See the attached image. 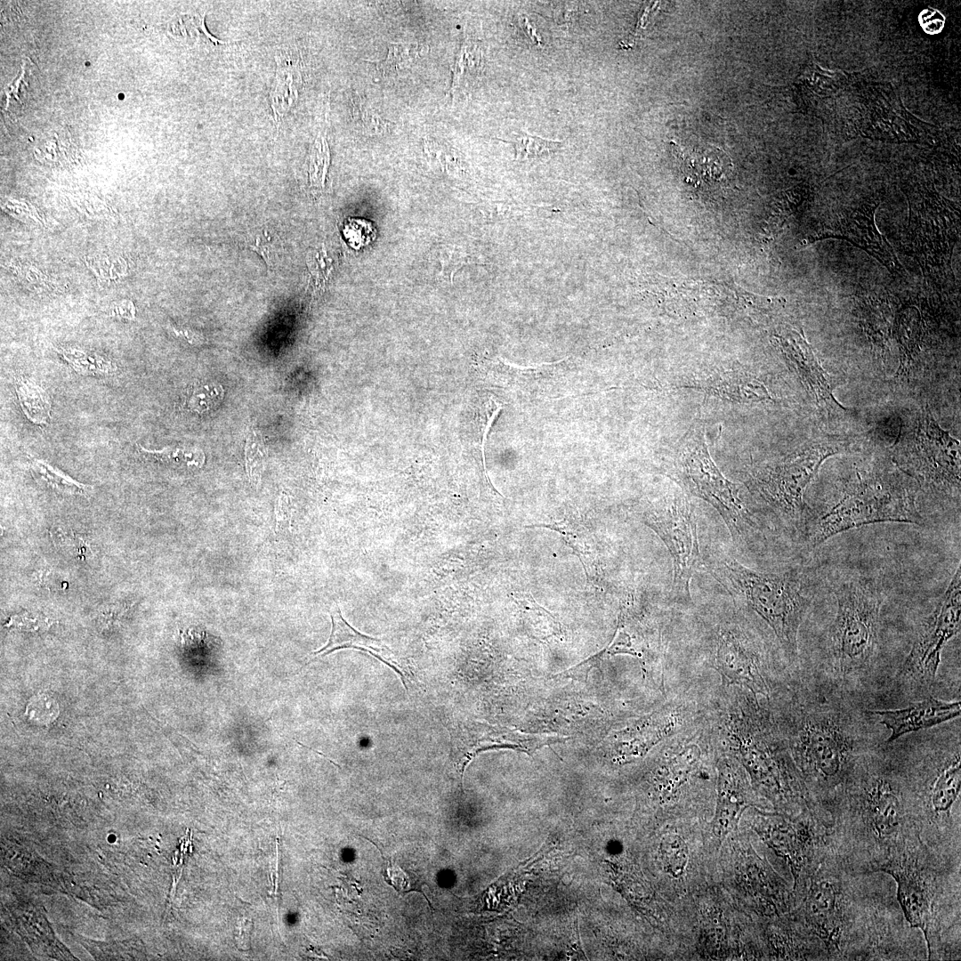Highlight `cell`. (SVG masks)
<instances>
[{
    "label": "cell",
    "mask_w": 961,
    "mask_h": 961,
    "mask_svg": "<svg viewBox=\"0 0 961 961\" xmlns=\"http://www.w3.org/2000/svg\"><path fill=\"white\" fill-rule=\"evenodd\" d=\"M52 537L53 543L57 547L61 548L69 553L75 554L77 558L82 559L91 553L88 544L74 533L58 529L54 531V533H52Z\"/></svg>",
    "instance_id": "obj_42"
},
{
    "label": "cell",
    "mask_w": 961,
    "mask_h": 961,
    "mask_svg": "<svg viewBox=\"0 0 961 961\" xmlns=\"http://www.w3.org/2000/svg\"><path fill=\"white\" fill-rule=\"evenodd\" d=\"M476 51L472 50V47L465 43L461 47L454 66V77L451 87L452 91H454L455 88L459 86L465 76L464 74L471 71H476V67L478 66L479 60L478 54H473Z\"/></svg>",
    "instance_id": "obj_43"
},
{
    "label": "cell",
    "mask_w": 961,
    "mask_h": 961,
    "mask_svg": "<svg viewBox=\"0 0 961 961\" xmlns=\"http://www.w3.org/2000/svg\"><path fill=\"white\" fill-rule=\"evenodd\" d=\"M707 702L681 694L650 714L617 731L610 739V753L618 762L642 757L652 748L698 725L706 717Z\"/></svg>",
    "instance_id": "obj_13"
},
{
    "label": "cell",
    "mask_w": 961,
    "mask_h": 961,
    "mask_svg": "<svg viewBox=\"0 0 961 961\" xmlns=\"http://www.w3.org/2000/svg\"><path fill=\"white\" fill-rule=\"evenodd\" d=\"M660 853L666 871L673 877H679L686 868L689 851L684 840L677 835L669 834L660 844Z\"/></svg>",
    "instance_id": "obj_29"
},
{
    "label": "cell",
    "mask_w": 961,
    "mask_h": 961,
    "mask_svg": "<svg viewBox=\"0 0 961 961\" xmlns=\"http://www.w3.org/2000/svg\"><path fill=\"white\" fill-rule=\"evenodd\" d=\"M923 521L905 479L895 472H858L839 500L817 519L809 542L816 547L842 532L878 522Z\"/></svg>",
    "instance_id": "obj_5"
},
{
    "label": "cell",
    "mask_w": 961,
    "mask_h": 961,
    "mask_svg": "<svg viewBox=\"0 0 961 961\" xmlns=\"http://www.w3.org/2000/svg\"><path fill=\"white\" fill-rule=\"evenodd\" d=\"M763 833L768 843L788 859L797 878L805 864H808L814 855V836L805 827L795 826L778 819L768 823Z\"/></svg>",
    "instance_id": "obj_24"
},
{
    "label": "cell",
    "mask_w": 961,
    "mask_h": 961,
    "mask_svg": "<svg viewBox=\"0 0 961 961\" xmlns=\"http://www.w3.org/2000/svg\"><path fill=\"white\" fill-rule=\"evenodd\" d=\"M31 472L38 481L59 492L77 495L84 494L89 489L88 486L76 481L58 469L40 460H34L31 463Z\"/></svg>",
    "instance_id": "obj_28"
},
{
    "label": "cell",
    "mask_w": 961,
    "mask_h": 961,
    "mask_svg": "<svg viewBox=\"0 0 961 961\" xmlns=\"http://www.w3.org/2000/svg\"><path fill=\"white\" fill-rule=\"evenodd\" d=\"M844 892L836 877L816 872L804 900V917L828 949H840L846 928Z\"/></svg>",
    "instance_id": "obj_17"
},
{
    "label": "cell",
    "mask_w": 961,
    "mask_h": 961,
    "mask_svg": "<svg viewBox=\"0 0 961 961\" xmlns=\"http://www.w3.org/2000/svg\"><path fill=\"white\" fill-rule=\"evenodd\" d=\"M450 734V760L463 784L465 767L480 752L508 748L531 755L557 740L556 737L533 735L473 720L458 721L448 728Z\"/></svg>",
    "instance_id": "obj_15"
},
{
    "label": "cell",
    "mask_w": 961,
    "mask_h": 961,
    "mask_svg": "<svg viewBox=\"0 0 961 961\" xmlns=\"http://www.w3.org/2000/svg\"><path fill=\"white\" fill-rule=\"evenodd\" d=\"M519 25L521 27L522 31L525 34V36H528L529 38V40L534 44H537V45L541 44V39H540L539 36L537 35L534 28L529 22L528 19H526L525 17H522L521 20L519 22Z\"/></svg>",
    "instance_id": "obj_46"
},
{
    "label": "cell",
    "mask_w": 961,
    "mask_h": 961,
    "mask_svg": "<svg viewBox=\"0 0 961 961\" xmlns=\"http://www.w3.org/2000/svg\"><path fill=\"white\" fill-rule=\"evenodd\" d=\"M717 750L736 758L754 787L775 804L809 796L768 706L747 690L721 685L707 701Z\"/></svg>",
    "instance_id": "obj_2"
},
{
    "label": "cell",
    "mask_w": 961,
    "mask_h": 961,
    "mask_svg": "<svg viewBox=\"0 0 961 961\" xmlns=\"http://www.w3.org/2000/svg\"><path fill=\"white\" fill-rule=\"evenodd\" d=\"M329 165V152L324 138L317 140L311 150L309 178L311 187L323 189Z\"/></svg>",
    "instance_id": "obj_37"
},
{
    "label": "cell",
    "mask_w": 961,
    "mask_h": 961,
    "mask_svg": "<svg viewBox=\"0 0 961 961\" xmlns=\"http://www.w3.org/2000/svg\"><path fill=\"white\" fill-rule=\"evenodd\" d=\"M382 855L384 858L383 876L387 884L400 893L416 891L424 894L421 886L424 883L420 882L419 877L415 876L412 870L401 868L392 859L384 857V854Z\"/></svg>",
    "instance_id": "obj_32"
},
{
    "label": "cell",
    "mask_w": 961,
    "mask_h": 961,
    "mask_svg": "<svg viewBox=\"0 0 961 961\" xmlns=\"http://www.w3.org/2000/svg\"><path fill=\"white\" fill-rule=\"evenodd\" d=\"M840 792L843 801L864 820L878 843L900 847V836L916 800L911 782L892 759L872 749L867 752Z\"/></svg>",
    "instance_id": "obj_4"
},
{
    "label": "cell",
    "mask_w": 961,
    "mask_h": 961,
    "mask_svg": "<svg viewBox=\"0 0 961 961\" xmlns=\"http://www.w3.org/2000/svg\"><path fill=\"white\" fill-rule=\"evenodd\" d=\"M715 577L771 629L790 666L798 659V632L812 597L803 576L795 571L762 572L730 556L709 563Z\"/></svg>",
    "instance_id": "obj_3"
},
{
    "label": "cell",
    "mask_w": 961,
    "mask_h": 961,
    "mask_svg": "<svg viewBox=\"0 0 961 961\" xmlns=\"http://www.w3.org/2000/svg\"><path fill=\"white\" fill-rule=\"evenodd\" d=\"M308 270L314 285V291H320L325 287L332 270L333 262L328 257L326 249H312L306 257Z\"/></svg>",
    "instance_id": "obj_38"
},
{
    "label": "cell",
    "mask_w": 961,
    "mask_h": 961,
    "mask_svg": "<svg viewBox=\"0 0 961 961\" xmlns=\"http://www.w3.org/2000/svg\"><path fill=\"white\" fill-rule=\"evenodd\" d=\"M242 244L258 254L270 269H275L280 261L283 245L281 238L268 228H254L240 237Z\"/></svg>",
    "instance_id": "obj_27"
},
{
    "label": "cell",
    "mask_w": 961,
    "mask_h": 961,
    "mask_svg": "<svg viewBox=\"0 0 961 961\" xmlns=\"http://www.w3.org/2000/svg\"><path fill=\"white\" fill-rule=\"evenodd\" d=\"M878 717L881 724L890 730L884 744H891L901 736L928 729L960 716V701L946 702L926 699L899 709L868 711Z\"/></svg>",
    "instance_id": "obj_21"
},
{
    "label": "cell",
    "mask_w": 961,
    "mask_h": 961,
    "mask_svg": "<svg viewBox=\"0 0 961 961\" xmlns=\"http://www.w3.org/2000/svg\"><path fill=\"white\" fill-rule=\"evenodd\" d=\"M332 629L327 642L313 652L316 656H326L343 649H354L364 651L379 659L392 668L400 676L405 688L407 671L397 660L393 652L379 639L366 635L347 623L340 609L335 606L331 610Z\"/></svg>",
    "instance_id": "obj_22"
},
{
    "label": "cell",
    "mask_w": 961,
    "mask_h": 961,
    "mask_svg": "<svg viewBox=\"0 0 961 961\" xmlns=\"http://www.w3.org/2000/svg\"><path fill=\"white\" fill-rule=\"evenodd\" d=\"M776 339L788 363L814 400L827 408L845 410L835 399L832 380L805 338L798 332L789 330L777 335Z\"/></svg>",
    "instance_id": "obj_20"
},
{
    "label": "cell",
    "mask_w": 961,
    "mask_h": 961,
    "mask_svg": "<svg viewBox=\"0 0 961 961\" xmlns=\"http://www.w3.org/2000/svg\"><path fill=\"white\" fill-rule=\"evenodd\" d=\"M424 52V47L414 43H392L388 46L386 58L376 62L379 72L383 75L404 69Z\"/></svg>",
    "instance_id": "obj_30"
},
{
    "label": "cell",
    "mask_w": 961,
    "mask_h": 961,
    "mask_svg": "<svg viewBox=\"0 0 961 961\" xmlns=\"http://www.w3.org/2000/svg\"><path fill=\"white\" fill-rule=\"evenodd\" d=\"M765 702L804 785L820 797L872 749L866 716L835 690L787 679Z\"/></svg>",
    "instance_id": "obj_1"
},
{
    "label": "cell",
    "mask_w": 961,
    "mask_h": 961,
    "mask_svg": "<svg viewBox=\"0 0 961 961\" xmlns=\"http://www.w3.org/2000/svg\"><path fill=\"white\" fill-rule=\"evenodd\" d=\"M879 868L895 879L897 897L906 919L912 927L924 932L931 957L940 937L936 934L934 888L929 875L904 851L891 854Z\"/></svg>",
    "instance_id": "obj_14"
},
{
    "label": "cell",
    "mask_w": 961,
    "mask_h": 961,
    "mask_svg": "<svg viewBox=\"0 0 961 961\" xmlns=\"http://www.w3.org/2000/svg\"><path fill=\"white\" fill-rule=\"evenodd\" d=\"M961 570L957 568L932 612L917 629L896 680L911 689H929L934 682L945 644L960 631Z\"/></svg>",
    "instance_id": "obj_11"
},
{
    "label": "cell",
    "mask_w": 961,
    "mask_h": 961,
    "mask_svg": "<svg viewBox=\"0 0 961 961\" xmlns=\"http://www.w3.org/2000/svg\"><path fill=\"white\" fill-rule=\"evenodd\" d=\"M87 266L95 274L99 283H109L125 277L126 263L119 256L96 255L86 258Z\"/></svg>",
    "instance_id": "obj_33"
},
{
    "label": "cell",
    "mask_w": 961,
    "mask_h": 961,
    "mask_svg": "<svg viewBox=\"0 0 961 961\" xmlns=\"http://www.w3.org/2000/svg\"><path fill=\"white\" fill-rule=\"evenodd\" d=\"M222 395L223 390L220 385H196L187 400L188 408L197 413L206 412L217 405Z\"/></svg>",
    "instance_id": "obj_39"
},
{
    "label": "cell",
    "mask_w": 961,
    "mask_h": 961,
    "mask_svg": "<svg viewBox=\"0 0 961 961\" xmlns=\"http://www.w3.org/2000/svg\"><path fill=\"white\" fill-rule=\"evenodd\" d=\"M643 522L663 541L672 558V596L690 604V581L699 561L697 518L691 504L682 497L667 498L645 513Z\"/></svg>",
    "instance_id": "obj_12"
},
{
    "label": "cell",
    "mask_w": 961,
    "mask_h": 961,
    "mask_svg": "<svg viewBox=\"0 0 961 961\" xmlns=\"http://www.w3.org/2000/svg\"><path fill=\"white\" fill-rule=\"evenodd\" d=\"M110 315L125 320H133L135 318V307L129 300H122L116 303L110 311Z\"/></svg>",
    "instance_id": "obj_45"
},
{
    "label": "cell",
    "mask_w": 961,
    "mask_h": 961,
    "mask_svg": "<svg viewBox=\"0 0 961 961\" xmlns=\"http://www.w3.org/2000/svg\"><path fill=\"white\" fill-rule=\"evenodd\" d=\"M16 392L26 417L35 424H46L51 413L47 392L39 385L24 379L17 382Z\"/></svg>",
    "instance_id": "obj_25"
},
{
    "label": "cell",
    "mask_w": 961,
    "mask_h": 961,
    "mask_svg": "<svg viewBox=\"0 0 961 961\" xmlns=\"http://www.w3.org/2000/svg\"><path fill=\"white\" fill-rule=\"evenodd\" d=\"M700 423H696L669 450L665 472L690 494L710 504L721 515L735 541H743L755 527L739 496L710 456Z\"/></svg>",
    "instance_id": "obj_7"
},
{
    "label": "cell",
    "mask_w": 961,
    "mask_h": 961,
    "mask_svg": "<svg viewBox=\"0 0 961 961\" xmlns=\"http://www.w3.org/2000/svg\"><path fill=\"white\" fill-rule=\"evenodd\" d=\"M278 59L277 85L271 92L272 107L277 118L283 117L297 97L298 71L291 67L290 60Z\"/></svg>",
    "instance_id": "obj_26"
},
{
    "label": "cell",
    "mask_w": 961,
    "mask_h": 961,
    "mask_svg": "<svg viewBox=\"0 0 961 961\" xmlns=\"http://www.w3.org/2000/svg\"><path fill=\"white\" fill-rule=\"evenodd\" d=\"M140 450L150 456L163 463L179 464L186 463L188 464H196L199 463V457L201 454L198 450H190L180 448H165L161 450H149L145 448L138 445Z\"/></svg>",
    "instance_id": "obj_41"
},
{
    "label": "cell",
    "mask_w": 961,
    "mask_h": 961,
    "mask_svg": "<svg viewBox=\"0 0 961 961\" xmlns=\"http://www.w3.org/2000/svg\"><path fill=\"white\" fill-rule=\"evenodd\" d=\"M926 331L925 320L917 308L904 307L897 313L892 327L900 351L896 379L909 381L915 376Z\"/></svg>",
    "instance_id": "obj_23"
},
{
    "label": "cell",
    "mask_w": 961,
    "mask_h": 961,
    "mask_svg": "<svg viewBox=\"0 0 961 961\" xmlns=\"http://www.w3.org/2000/svg\"><path fill=\"white\" fill-rule=\"evenodd\" d=\"M960 742L954 749H939L926 757L919 780L911 783L916 804L934 815H948L960 792Z\"/></svg>",
    "instance_id": "obj_19"
},
{
    "label": "cell",
    "mask_w": 961,
    "mask_h": 961,
    "mask_svg": "<svg viewBox=\"0 0 961 961\" xmlns=\"http://www.w3.org/2000/svg\"><path fill=\"white\" fill-rule=\"evenodd\" d=\"M169 330L174 337L192 346H200L206 342V337L201 333L187 327L172 325L169 326Z\"/></svg>",
    "instance_id": "obj_44"
},
{
    "label": "cell",
    "mask_w": 961,
    "mask_h": 961,
    "mask_svg": "<svg viewBox=\"0 0 961 961\" xmlns=\"http://www.w3.org/2000/svg\"><path fill=\"white\" fill-rule=\"evenodd\" d=\"M63 356L80 373L87 371L90 374H105L115 370L109 360H106L95 354L93 356L77 350H67Z\"/></svg>",
    "instance_id": "obj_40"
},
{
    "label": "cell",
    "mask_w": 961,
    "mask_h": 961,
    "mask_svg": "<svg viewBox=\"0 0 961 961\" xmlns=\"http://www.w3.org/2000/svg\"><path fill=\"white\" fill-rule=\"evenodd\" d=\"M703 654L707 666L720 674L721 685L747 690L765 700L787 680L744 617H724L714 624L704 638Z\"/></svg>",
    "instance_id": "obj_6"
},
{
    "label": "cell",
    "mask_w": 961,
    "mask_h": 961,
    "mask_svg": "<svg viewBox=\"0 0 961 961\" xmlns=\"http://www.w3.org/2000/svg\"><path fill=\"white\" fill-rule=\"evenodd\" d=\"M246 466L250 480L256 484L263 468L265 449L261 436L253 429L246 442Z\"/></svg>",
    "instance_id": "obj_36"
},
{
    "label": "cell",
    "mask_w": 961,
    "mask_h": 961,
    "mask_svg": "<svg viewBox=\"0 0 961 961\" xmlns=\"http://www.w3.org/2000/svg\"><path fill=\"white\" fill-rule=\"evenodd\" d=\"M879 199L870 198L851 212L823 221L804 240L805 244L834 238L847 240L880 262L891 273H899L901 265L887 240L875 224Z\"/></svg>",
    "instance_id": "obj_16"
},
{
    "label": "cell",
    "mask_w": 961,
    "mask_h": 961,
    "mask_svg": "<svg viewBox=\"0 0 961 961\" xmlns=\"http://www.w3.org/2000/svg\"><path fill=\"white\" fill-rule=\"evenodd\" d=\"M852 442L828 437L808 444L783 458L762 465L750 479L752 488L785 521L803 528L804 493L820 465L828 457L846 451Z\"/></svg>",
    "instance_id": "obj_10"
},
{
    "label": "cell",
    "mask_w": 961,
    "mask_h": 961,
    "mask_svg": "<svg viewBox=\"0 0 961 961\" xmlns=\"http://www.w3.org/2000/svg\"><path fill=\"white\" fill-rule=\"evenodd\" d=\"M892 446L896 466L921 488L941 495L960 490V444L926 408L911 426L900 427Z\"/></svg>",
    "instance_id": "obj_9"
},
{
    "label": "cell",
    "mask_w": 961,
    "mask_h": 961,
    "mask_svg": "<svg viewBox=\"0 0 961 961\" xmlns=\"http://www.w3.org/2000/svg\"><path fill=\"white\" fill-rule=\"evenodd\" d=\"M343 233L351 247L358 250L371 244L376 236L372 222L361 218H349L343 224Z\"/></svg>",
    "instance_id": "obj_34"
},
{
    "label": "cell",
    "mask_w": 961,
    "mask_h": 961,
    "mask_svg": "<svg viewBox=\"0 0 961 961\" xmlns=\"http://www.w3.org/2000/svg\"><path fill=\"white\" fill-rule=\"evenodd\" d=\"M715 767L716 805L713 832L721 843L736 828L743 812L756 805V796L747 771L736 758L716 749Z\"/></svg>",
    "instance_id": "obj_18"
},
{
    "label": "cell",
    "mask_w": 961,
    "mask_h": 961,
    "mask_svg": "<svg viewBox=\"0 0 961 961\" xmlns=\"http://www.w3.org/2000/svg\"><path fill=\"white\" fill-rule=\"evenodd\" d=\"M837 609L830 631L833 666L843 679L858 675L874 661L883 594L870 579L844 581L835 590Z\"/></svg>",
    "instance_id": "obj_8"
},
{
    "label": "cell",
    "mask_w": 961,
    "mask_h": 961,
    "mask_svg": "<svg viewBox=\"0 0 961 961\" xmlns=\"http://www.w3.org/2000/svg\"><path fill=\"white\" fill-rule=\"evenodd\" d=\"M515 149V159L524 161L535 158L545 154L556 151L561 147V142L548 141L543 138L520 132L511 141Z\"/></svg>",
    "instance_id": "obj_31"
},
{
    "label": "cell",
    "mask_w": 961,
    "mask_h": 961,
    "mask_svg": "<svg viewBox=\"0 0 961 961\" xmlns=\"http://www.w3.org/2000/svg\"><path fill=\"white\" fill-rule=\"evenodd\" d=\"M59 714L58 703L46 693L33 697L25 709V715L29 720L44 725L52 723Z\"/></svg>",
    "instance_id": "obj_35"
}]
</instances>
